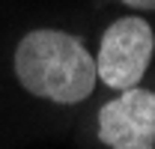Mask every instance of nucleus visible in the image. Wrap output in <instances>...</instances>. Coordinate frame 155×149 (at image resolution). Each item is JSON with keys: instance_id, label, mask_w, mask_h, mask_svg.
Returning <instances> with one entry per match:
<instances>
[{"instance_id": "obj_1", "label": "nucleus", "mask_w": 155, "mask_h": 149, "mask_svg": "<svg viewBox=\"0 0 155 149\" xmlns=\"http://www.w3.org/2000/svg\"><path fill=\"white\" fill-rule=\"evenodd\" d=\"M15 72L27 93L75 104L84 101L96 87V60L69 33L60 30H33L18 42Z\"/></svg>"}, {"instance_id": "obj_3", "label": "nucleus", "mask_w": 155, "mask_h": 149, "mask_svg": "<svg viewBox=\"0 0 155 149\" xmlns=\"http://www.w3.org/2000/svg\"><path fill=\"white\" fill-rule=\"evenodd\" d=\"M98 140L110 149H155V93L122 90L98 113Z\"/></svg>"}, {"instance_id": "obj_2", "label": "nucleus", "mask_w": 155, "mask_h": 149, "mask_svg": "<svg viewBox=\"0 0 155 149\" xmlns=\"http://www.w3.org/2000/svg\"><path fill=\"white\" fill-rule=\"evenodd\" d=\"M152 48H155L152 27L143 18H134V15L119 18L101 36L96 74L114 90H131L146 72V66L152 60Z\"/></svg>"}, {"instance_id": "obj_4", "label": "nucleus", "mask_w": 155, "mask_h": 149, "mask_svg": "<svg viewBox=\"0 0 155 149\" xmlns=\"http://www.w3.org/2000/svg\"><path fill=\"white\" fill-rule=\"evenodd\" d=\"M122 3H128L134 9H155V0H122Z\"/></svg>"}]
</instances>
